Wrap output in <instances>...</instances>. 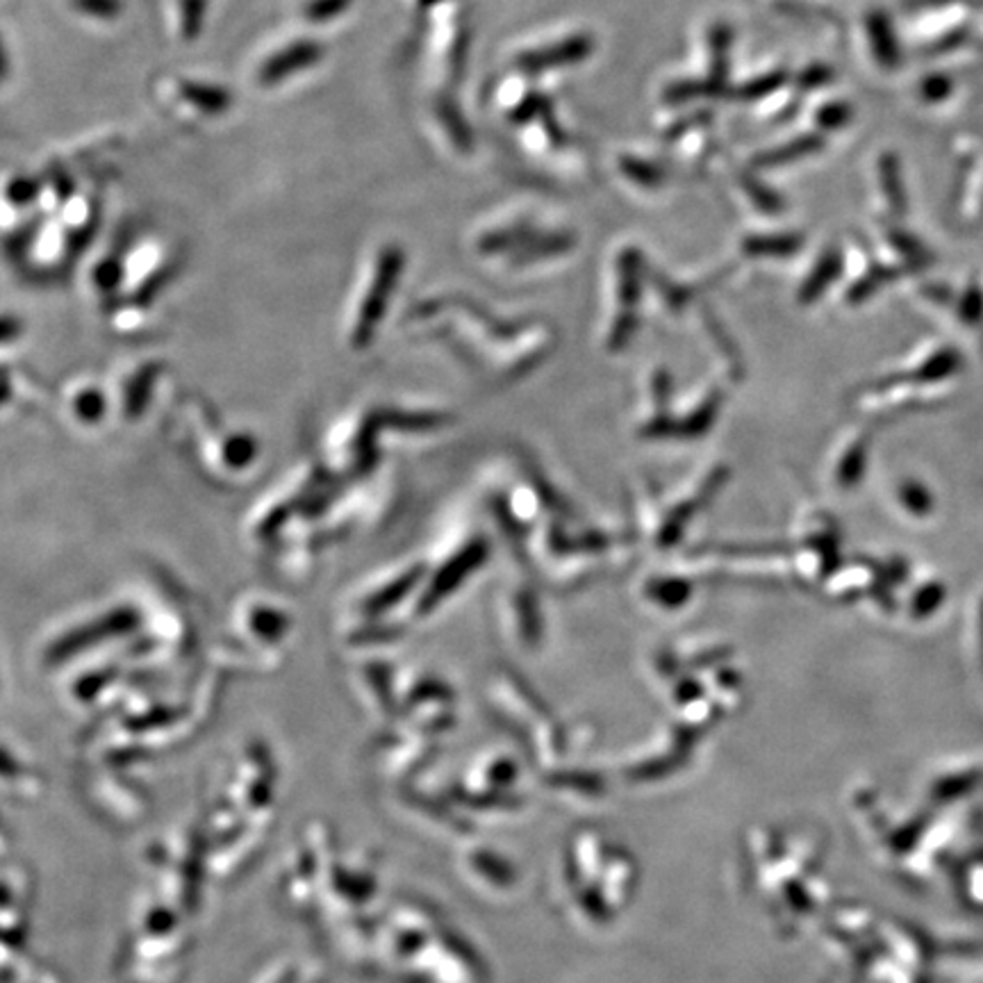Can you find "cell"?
I'll use <instances>...</instances> for the list:
<instances>
[{
    "label": "cell",
    "mask_w": 983,
    "mask_h": 983,
    "mask_svg": "<svg viewBox=\"0 0 983 983\" xmlns=\"http://www.w3.org/2000/svg\"><path fill=\"white\" fill-rule=\"evenodd\" d=\"M822 146H824V137L817 135V133H808V135H802V137H795L791 142H785L783 146H776L772 150L759 153L752 160V167L754 169L785 167V165L802 160V157H808V155L822 150Z\"/></svg>",
    "instance_id": "obj_5"
},
{
    "label": "cell",
    "mask_w": 983,
    "mask_h": 983,
    "mask_svg": "<svg viewBox=\"0 0 983 983\" xmlns=\"http://www.w3.org/2000/svg\"><path fill=\"white\" fill-rule=\"evenodd\" d=\"M838 266H840V258H838V253H827V258H824V262L815 269V276L808 281V285H806V294H815L817 290H822L824 285H827L834 276H836V271H838Z\"/></svg>",
    "instance_id": "obj_27"
},
{
    "label": "cell",
    "mask_w": 983,
    "mask_h": 983,
    "mask_svg": "<svg viewBox=\"0 0 983 983\" xmlns=\"http://www.w3.org/2000/svg\"><path fill=\"white\" fill-rule=\"evenodd\" d=\"M469 49H471V30L467 23H462L453 34V44L449 51V73L453 83L462 81L469 60Z\"/></svg>",
    "instance_id": "obj_20"
},
{
    "label": "cell",
    "mask_w": 983,
    "mask_h": 983,
    "mask_svg": "<svg viewBox=\"0 0 983 983\" xmlns=\"http://www.w3.org/2000/svg\"><path fill=\"white\" fill-rule=\"evenodd\" d=\"M119 271H122V269H119V264H116V262H105V264L98 269V281H101L105 287H107V285L112 287L116 281H119Z\"/></svg>",
    "instance_id": "obj_29"
},
{
    "label": "cell",
    "mask_w": 983,
    "mask_h": 983,
    "mask_svg": "<svg viewBox=\"0 0 983 983\" xmlns=\"http://www.w3.org/2000/svg\"><path fill=\"white\" fill-rule=\"evenodd\" d=\"M107 619H109V621H105L103 626H96V628H83V631H77V634L69 636V638L57 647V651H60V653H69V651H73V649L87 647V645L96 642L94 636L124 634V631H128V628L135 624V615H133V613H126V610L116 613V615H112V617H107Z\"/></svg>",
    "instance_id": "obj_12"
},
{
    "label": "cell",
    "mask_w": 983,
    "mask_h": 983,
    "mask_svg": "<svg viewBox=\"0 0 983 983\" xmlns=\"http://www.w3.org/2000/svg\"><path fill=\"white\" fill-rule=\"evenodd\" d=\"M711 122H713V112H711V109H694V112L681 116V119H679L677 124H672L670 128H667L665 135H662V139H665V142L681 139V137L688 135L690 130H694V128H703L705 124H711Z\"/></svg>",
    "instance_id": "obj_25"
},
{
    "label": "cell",
    "mask_w": 983,
    "mask_h": 983,
    "mask_svg": "<svg viewBox=\"0 0 983 983\" xmlns=\"http://www.w3.org/2000/svg\"><path fill=\"white\" fill-rule=\"evenodd\" d=\"M619 171L640 187L647 189H656L662 187L670 178V171H667L662 165H653L649 160H642V157H634V155H624L619 160Z\"/></svg>",
    "instance_id": "obj_13"
},
{
    "label": "cell",
    "mask_w": 983,
    "mask_h": 983,
    "mask_svg": "<svg viewBox=\"0 0 983 983\" xmlns=\"http://www.w3.org/2000/svg\"><path fill=\"white\" fill-rule=\"evenodd\" d=\"M432 109H436L438 122L442 124V128L449 135V139H451L456 150H460L464 155L474 150V135H471V128H469V124L464 119V114L460 112L458 101L449 92H445V94H440L436 98V103H432Z\"/></svg>",
    "instance_id": "obj_6"
},
{
    "label": "cell",
    "mask_w": 983,
    "mask_h": 983,
    "mask_svg": "<svg viewBox=\"0 0 983 983\" xmlns=\"http://www.w3.org/2000/svg\"><path fill=\"white\" fill-rule=\"evenodd\" d=\"M804 247V240L799 234H754V238H746L742 249L744 253L763 258V255H774V258H788L795 251H799Z\"/></svg>",
    "instance_id": "obj_11"
},
{
    "label": "cell",
    "mask_w": 983,
    "mask_h": 983,
    "mask_svg": "<svg viewBox=\"0 0 983 983\" xmlns=\"http://www.w3.org/2000/svg\"><path fill=\"white\" fill-rule=\"evenodd\" d=\"M868 34H870V44L875 51V57L879 60L881 66L890 69L899 64V46L895 39V30L888 21L886 14L875 12L868 17Z\"/></svg>",
    "instance_id": "obj_10"
},
{
    "label": "cell",
    "mask_w": 983,
    "mask_h": 983,
    "mask_svg": "<svg viewBox=\"0 0 983 983\" xmlns=\"http://www.w3.org/2000/svg\"><path fill=\"white\" fill-rule=\"evenodd\" d=\"M210 0H178L180 34L185 42H196L201 36L208 19Z\"/></svg>",
    "instance_id": "obj_18"
},
{
    "label": "cell",
    "mask_w": 983,
    "mask_h": 983,
    "mask_svg": "<svg viewBox=\"0 0 983 983\" xmlns=\"http://www.w3.org/2000/svg\"><path fill=\"white\" fill-rule=\"evenodd\" d=\"M788 77H791V73L785 71V69H776V71L756 75V77H752L750 83L740 85L733 92V96L740 98V101H761V98L772 96L774 92H778L785 83H788Z\"/></svg>",
    "instance_id": "obj_16"
},
{
    "label": "cell",
    "mask_w": 983,
    "mask_h": 983,
    "mask_svg": "<svg viewBox=\"0 0 983 983\" xmlns=\"http://www.w3.org/2000/svg\"><path fill=\"white\" fill-rule=\"evenodd\" d=\"M10 73H12V64H10V57H8V49L3 44V39H0V85L8 83Z\"/></svg>",
    "instance_id": "obj_30"
},
{
    "label": "cell",
    "mask_w": 983,
    "mask_h": 983,
    "mask_svg": "<svg viewBox=\"0 0 983 983\" xmlns=\"http://www.w3.org/2000/svg\"><path fill=\"white\" fill-rule=\"evenodd\" d=\"M731 44H733V30L729 23L718 21L711 30H708V49H711V77L722 85H729Z\"/></svg>",
    "instance_id": "obj_9"
},
{
    "label": "cell",
    "mask_w": 983,
    "mask_h": 983,
    "mask_svg": "<svg viewBox=\"0 0 983 983\" xmlns=\"http://www.w3.org/2000/svg\"><path fill=\"white\" fill-rule=\"evenodd\" d=\"M17 331H19V328H17V322H12V320H8V317L0 320V339L12 337Z\"/></svg>",
    "instance_id": "obj_31"
},
{
    "label": "cell",
    "mask_w": 983,
    "mask_h": 983,
    "mask_svg": "<svg viewBox=\"0 0 983 983\" xmlns=\"http://www.w3.org/2000/svg\"><path fill=\"white\" fill-rule=\"evenodd\" d=\"M576 244L572 232H552V234H535V238L524 244L520 249L517 262H533L537 258H546V255H556L563 253L567 249H572Z\"/></svg>",
    "instance_id": "obj_15"
},
{
    "label": "cell",
    "mask_w": 983,
    "mask_h": 983,
    "mask_svg": "<svg viewBox=\"0 0 983 983\" xmlns=\"http://www.w3.org/2000/svg\"><path fill=\"white\" fill-rule=\"evenodd\" d=\"M851 107L847 103H827L815 114V122L822 130H843L851 122Z\"/></svg>",
    "instance_id": "obj_24"
},
{
    "label": "cell",
    "mask_w": 983,
    "mask_h": 983,
    "mask_svg": "<svg viewBox=\"0 0 983 983\" xmlns=\"http://www.w3.org/2000/svg\"><path fill=\"white\" fill-rule=\"evenodd\" d=\"M738 182H740V187L744 189V194L750 196L752 203H754L759 210H763V212H767V215H776V212H781V210L785 208V203H783L781 196H778L772 187H767L765 182H761L754 174L742 171V174L738 176Z\"/></svg>",
    "instance_id": "obj_17"
},
{
    "label": "cell",
    "mask_w": 983,
    "mask_h": 983,
    "mask_svg": "<svg viewBox=\"0 0 983 983\" xmlns=\"http://www.w3.org/2000/svg\"><path fill=\"white\" fill-rule=\"evenodd\" d=\"M535 234H537V230L533 228V223L522 221V223L508 226V228H501V230H494V232L485 234V238L481 240V251L496 253V251H508L510 247H520L522 249L524 244H529L535 238Z\"/></svg>",
    "instance_id": "obj_14"
},
{
    "label": "cell",
    "mask_w": 983,
    "mask_h": 983,
    "mask_svg": "<svg viewBox=\"0 0 983 983\" xmlns=\"http://www.w3.org/2000/svg\"><path fill=\"white\" fill-rule=\"evenodd\" d=\"M510 119H513V124H517V126L540 122L544 126V130L548 133V139L554 142V146H558V148L567 146V135H565V130H561V126L556 122L554 101L544 94H537V92L526 94L515 105L513 114H510Z\"/></svg>",
    "instance_id": "obj_4"
},
{
    "label": "cell",
    "mask_w": 983,
    "mask_h": 983,
    "mask_svg": "<svg viewBox=\"0 0 983 983\" xmlns=\"http://www.w3.org/2000/svg\"><path fill=\"white\" fill-rule=\"evenodd\" d=\"M401 266H404V251H399L397 247H389L380 253L372 294H369L365 310H363V326H372L378 314L383 312V307L391 294V287H395V283L399 279Z\"/></svg>",
    "instance_id": "obj_3"
},
{
    "label": "cell",
    "mask_w": 983,
    "mask_h": 983,
    "mask_svg": "<svg viewBox=\"0 0 983 983\" xmlns=\"http://www.w3.org/2000/svg\"><path fill=\"white\" fill-rule=\"evenodd\" d=\"M729 94H731L729 85H722L708 75V77H703V81H679V83L667 85L662 92V101L667 105H681V103H690L694 98H722Z\"/></svg>",
    "instance_id": "obj_8"
},
{
    "label": "cell",
    "mask_w": 983,
    "mask_h": 983,
    "mask_svg": "<svg viewBox=\"0 0 983 983\" xmlns=\"http://www.w3.org/2000/svg\"><path fill=\"white\" fill-rule=\"evenodd\" d=\"M180 96L199 112H206L212 116L226 114L234 103L230 90H226L221 85H212V83H201V81L180 83Z\"/></svg>",
    "instance_id": "obj_7"
},
{
    "label": "cell",
    "mask_w": 983,
    "mask_h": 983,
    "mask_svg": "<svg viewBox=\"0 0 983 983\" xmlns=\"http://www.w3.org/2000/svg\"><path fill=\"white\" fill-rule=\"evenodd\" d=\"M322 60H324V46L320 42H312V39H303V42H294L283 51H279L276 55H271L260 66L258 81L264 87L281 85L296 73L317 66Z\"/></svg>",
    "instance_id": "obj_2"
},
{
    "label": "cell",
    "mask_w": 983,
    "mask_h": 983,
    "mask_svg": "<svg viewBox=\"0 0 983 983\" xmlns=\"http://www.w3.org/2000/svg\"><path fill=\"white\" fill-rule=\"evenodd\" d=\"M952 87H954L952 77H948V75H929L920 90H922V98L924 101L938 103V101L948 98L952 94Z\"/></svg>",
    "instance_id": "obj_28"
},
{
    "label": "cell",
    "mask_w": 983,
    "mask_h": 983,
    "mask_svg": "<svg viewBox=\"0 0 983 983\" xmlns=\"http://www.w3.org/2000/svg\"><path fill=\"white\" fill-rule=\"evenodd\" d=\"M595 49H597V42H595L593 34L576 32V34L561 39V42L520 53L515 57V69L526 75H540L544 71L585 62L589 55L595 53Z\"/></svg>",
    "instance_id": "obj_1"
},
{
    "label": "cell",
    "mask_w": 983,
    "mask_h": 983,
    "mask_svg": "<svg viewBox=\"0 0 983 983\" xmlns=\"http://www.w3.org/2000/svg\"><path fill=\"white\" fill-rule=\"evenodd\" d=\"M440 3H445V0H417L419 10H430V8H436V6H440Z\"/></svg>",
    "instance_id": "obj_32"
},
{
    "label": "cell",
    "mask_w": 983,
    "mask_h": 983,
    "mask_svg": "<svg viewBox=\"0 0 983 983\" xmlns=\"http://www.w3.org/2000/svg\"><path fill=\"white\" fill-rule=\"evenodd\" d=\"M834 81V69L827 64H811L808 69H804L797 77V87L802 92H813L817 87L829 85Z\"/></svg>",
    "instance_id": "obj_26"
},
{
    "label": "cell",
    "mask_w": 983,
    "mask_h": 983,
    "mask_svg": "<svg viewBox=\"0 0 983 983\" xmlns=\"http://www.w3.org/2000/svg\"><path fill=\"white\" fill-rule=\"evenodd\" d=\"M39 194H42V182L32 176H17L10 180V185L6 189L8 201L17 208L32 206L39 199Z\"/></svg>",
    "instance_id": "obj_21"
},
{
    "label": "cell",
    "mask_w": 983,
    "mask_h": 983,
    "mask_svg": "<svg viewBox=\"0 0 983 983\" xmlns=\"http://www.w3.org/2000/svg\"><path fill=\"white\" fill-rule=\"evenodd\" d=\"M351 6L353 0H310L303 10V17L310 23H328L342 17Z\"/></svg>",
    "instance_id": "obj_22"
},
{
    "label": "cell",
    "mask_w": 983,
    "mask_h": 983,
    "mask_svg": "<svg viewBox=\"0 0 983 983\" xmlns=\"http://www.w3.org/2000/svg\"><path fill=\"white\" fill-rule=\"evenodd\" d=\"M879 174H881V187L886 191V199H888L890 208H895L897 212L907 210V194H903L899 160H897L895 155H883L881 157Z\"/></svg>",
    "instance_id": "obj_19"
},
{
    "label": "cell",
    "mask_w": 983,
    "mask_h": 983,
    "mask_svg": "<svg viewBox=\"0 0 983 983\" xmlns=\"http://www.w3.org/2000/svg\"><path fill=\"white\" fill-rule=\"evenodd\" d=\"M71 6L81 14L98 21H114L124 12L122 0H71Z\"/></svg>",
    "instance_id": "obj_23"
}]
</instances>
